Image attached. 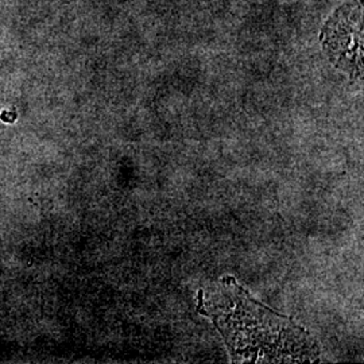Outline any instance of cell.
Wrapping results in <instances>:
<instances>
[{
    "label": "cell",
    "mask_w": 364,
    "mask_h": 364,
    "mask_svg": "<svg viewBox=\"0 0 364 364\" xmlns=\"http://www.w3.org/2000/svg\"><path fill=\"white\" fill-rule=\"evenodd\" d=\"M200 305L236 363H299L318 358V346L305 329L254 301L231 277L207 294L201 291Z\"/></svg>",
    "instance_id": "6da1fadb"
},
{
    "label": "cell",
    "mask_w": 364,
    "mask_h": 364,
    "mask_svg": "<svg viewBox=\"0 0 364 364\" xmlns=\"http://www.w3.org/2000/svg\"><path fill=\"white\" fill-rule=\"evenodd\" d=\"M329 58L351 76H362L363 7L362 0H351L338 9L323 33Z\"/></svg>",
    "instance_id": "7a4b0ae2"
}]
</instances>
